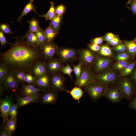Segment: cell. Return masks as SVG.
<instances>
[{"mask_svg":"<svg viewBox=\"0 0 136 136\" xmlns=\"http://www.w3.org/2000/svg\"><path fill=\"white\" fill-rule=\"evenodd\" d=\"M133 0H129L128 3H130L131 1Z\"/></svg>","mask_w":136,"mask_h":136,"instance_id":"52","label":"cell"},{"mask_svg":"<svg viewBox=\"0 0 136 136\" xmlns=\"http://www.w3.org/2000/svg\"><path fill=\"white\" fill-rule=\"evenodd\" d=\"M18 108L17 104H15L13 102L10 107L9 112V116L16 121Z\"/></svg>","mask_w":136,"mask_h":136,"instance_id":"33","label":"cell"},{"mask_svg":"<svg viewBox=\"0 0 136 136\" xmlns=\"http://www.w3.org/2000/svg\"><path fill=\"white\" fill-rule=\"evenodd\" d=\"M108 87L94 80L84 88L90 99L96 102L104 97Z\"/></svg>","mask_w":136,"mask_h":136,"instance_id":"3","label":"cell"},{"mask_svg":"<svg viewBox=\"0 0 136 136\" xmlns=\"http://www.w3.org/2000/svg\"><path fill=\"white\" fill-rule=\"evenodd\" d=\"M113 61L112 57H98L93 66V71L99 73L110 68Z\"/></svg>","mask_w":136,"mask_h":136,"instance_id":"12","label":"cell"},{"mask_svg":"<svg viewBox=\"0 0 136 136\" xmlns=\"http://www.w3.org/2000/svg\"><path fill=\"white\" fill-rule=\"evenodd\" d=\"M98 53L101 56L108 57H112L114 55L111 48L106 45L100 47V49Z\"/></svg>","mask_w":136,"mask_h":136,"instance_id":"28","label":"cell"},{"mask_svg":"<svg viewBox=\"0 0 136 136\" xmlns=\"http://www.w3.org/2000/svg\"><path fill=\"white\" fill-rule=\"evenodd\" d=\"M104 40V39L103 37H97L91 40V43L99 45L102 43Z\"/></svg>","mask_w":136,"mask_h":136,"instance_id":"46","label":"cell"},{"mask_svg":"<svg viewBox=\"0 0 136 136\" xmlns=\"http://www.w3.org/2000/svg\"><path fill=\"white\" fill-rule=\"evenodd\" d=\"M44 32L46 42H53L58 33L52 27L50 23L44 30Z\"/></svg>","mask_w":136,"mask_h":136,"instance_id":"21","label":"cell"},{"mask_svg":"<svg viewBox=\"0 0 136 136\" xmlns=\"http://www.w3.org/2000/svg\"><path fill=\"white\" fill-rule=\"evenodd\" d=\"M14 72L17 79L21 84L24 83L25 75L26 73L22 71H17Z\"/></svg>","mask_w":136,"mask_h":136,"instance_id":"38","label":"cell"},{"mask_svg":"<svg viewBox=\"0 0 136 136\" xmlns=\"http://www.w3.org/2000/svg\"><path fill=\"white\" fill-rule=\"evenodd\" d=\"M1 115L4 123L9 119V112L10 107L14 102L13 97L11 96H7L0 100Z\"/></svg>","mask_w":136,"mask_h":136,"instance_id":"13","label":"cell"},{"mask_svg":"<svg viewBox=\"0 0 136 136\" xmlns=\"http://www.w3.org/2000/svg\"><path fill=\"white\" fill-rule=\"evenodd\" d=\"M129 63L127 61H116L112 65L113 69L118 71L122 70Z\"/></svg>","mask_w":136,"mask_h":136,"instance_id":"32","label":"cell"},{"mask_svg":"<svg viewBox=\"0 0 136 136\" xmlns=\"http://www.w3.org/2000/svg\"><path fill=\"white\" fill-rule=\"evenodd\" d=\"M16 121L14 119L11 117L7 121L6 124V126L11 136L15 130Z\"/></svg>","mask_w":136,"mask_h":136,"instance_id":"31","label":"cell"},{"mask_svg":"<svg viewBox=\"0 0 136 136\" xmlns=\"http://www.w3.org/2000/svg\"><path fill=\"white\" fill-rule=\"evenodd\" d=\"M62 16L56 15L50 21L51 25L55 30L58 32L61 25Z\"/></svg>","mask_w":136,"mask_h":136,"instance_id":"30","label":"cell"},{"mask_svg":"<svg viewBox=\"0 0 136 136\" xmlns=\"http://www.w3.org/2000/svg\"><path fill=\"white\" fill-rule=\"evenodd\" d=\"M9 70L5 64L0 63V84H3L7 76Z\"/></svg>","mask_w":136,"mask_h":136,"instance_id":"29","label":"cell"},{"mask_svg":"<svg viewBox=\"0 0 136 136\" xmlns=\"http://www.w3.org/2000/svg\"><path fill=\"white\" fill-rule=\"evenodd\" d=\"M36 77L31 74L26 73L25 78V82L28 84H32L35 81Z\"/></svg>","mask_w":136,"mask_h":136,"instance_id":"41","label":"cell"},{"mask_svg":"<svg viewBox=\"0 0 136 136\" xmlns=\"http://www.w3.org/2000/svg\"><path fill=\"white\" fill-rule=\"evenodd\" d=\"M128 108L129 109H133L136 111V93L129 104Z\"/></svg>","mask_w":136,"mask_h":136,"instance_id":"43","label":"cell"},{"mask_svg":"<svg viewBox=\"0 0 136 136\" xmlns=\"http://www.w3.org/2000/svg\"><path fill=\"white\" fill-rule=\"evenodd\" d=\"M126 49L129 54L132 56L136 54V41H126L125 42Z\"/></svg>","mask_w":136,"mask_h":136,"instance_id":"27","label":"cell"},{"mask_svg":"<svg viewBox=\"0 0 136 136\" xmlns=\"http://www.w3.org/2000/svg\"><path fill=\"white\" fill-rule=\"evenodd\" d=\"M59 48L57 45L53 41L46 42L41 47L44 59L47 61L53 58Z\"/></svg>","mask_w":136,"mask_h":136,"instance_id":"14","label":"cell"},{"mask_svg":"<svg viewBox=\"0 0 136 136\" xmlns=\"http://www.w3.org/2000/svg\"><path fill=\"white\" fill-rule=\"evenodd\" d=\"M73 68V71L76 77L75 81H77L80 77L82 72V66L81 64L79 62L76 65L72 64Z\"/></svg>","mask_w":136,"mask_h":136,"instance_id":"36","label":"cell"},{"mask_svg":"<svg viewBox=\"0 0 136 136\" xmlns=\"http://www.w3.org/2000/svg\"><path fill=\"white\" fill-rule=\"evenodd\" d=\"M104 97L114 103H119L123 98L121 90L118 84L109 86Z\"/></svg>","mask_w":136,"mask_h":136,"instance_id":"10","label":"cell"},{"mask_svg":"<svg viewBox=\"0 0 136 136\" xmlns=\"http://www.w3.org/2000/svg\"><path fill=\"white\" fill-rule=\"evenodd\" d=\"M41 48L42 46L46 42L44 30L42 29L35 32Z\"/></svg>","mask_w":136,"mask_h":136,"instance_id":"34","label":"cell"},{"mask_svg":"<svg viewBox=\"0 0 136 136\" xmlns=\"http://www.w3.org/2000/svg\"><path fill=\"white\" fill-rule=\"evenodd\" d=\"M0 42L2 45H5L6 43H8L11 45L12 44L8 42L5 36L4 33L1 31H0Z\"/></svg>","mask_w":136,"mask_h":136,"instance_id":"45","label":"cell"},{"mask_svg":"<svg viewBox=\"0 0 136 136\" xmlns=\"http://www.w3.org/2000/svg\"><path fill=\"white\" fill-rule=\"evenodd\" d=\"M32 11L37 14H38L36 13L35 7L33 4V0H30L28 2L25 6L23 11L21 14L18 17L17 19L14 22H20L21 24V20L22 18L24 16L26 15L30 11Z\"/></svg>","mask_w":136,"mask_h":136,"instance_id":"20","label":"cell"},{"mask_svg":"<svg viewBox=\"0 0 136 136\" xmlns=\"http://www.w3.org/2000/svg\"><path fill=\"white\" fill-rule=\"evenodd\" d=\"M32 84L43 90L51 88L50 75L47 73L41 76L36 77L35 81Z\"/></svg>","mask_w":136,"mask_h":136,"instance_id":"17","label":"cell"},{"mask_svg":"<svg viewBox=\"0 0 136 136\" xmlns=\"http://www.w3.org/2000/svg\"><path fill=\"white\" fill-rule=\"evenodd\" d=\"M47 73L46 61L44 59L37 63L32 71L31 74L36 77L41 76Z\"/></svg>","mask_w":136,"mask_h":136,"instance_id":"18","label":"cell"},{"mask_svg":"<svg viewBox=\"0 0 136 136\" xmlns=\"http://www.w3.org/2000/svg\"><path fill=\"white\" fill-rule=\"evenodd\" d=\"M55 10L57 15L62 16L65 13L66 8L63 4H61L55 7Z\"/></svg>","mask_w":136,"mask_h":136,"instance_id":"40","label":"cell"},{"mask_svg":"<svg viewBox=\"0 0 136 136\" xmlns=\"http://www.w3.org/2000/svg\"><path fill=\"white\" fill-rule=\"evenodd\" d=\"M130 54L125 52L118 53L115 56L116 61H127L130 58Z\"/></svg>","mask_w":136,"mask_h":136,"instance_id":"37","label":"cell"},{"mask_svg":"<svg viewBox=\"0 0 136 136\" xmlns=\"http://www.w3.org/2000/svg\"><path fill=\"white\" fill-rule=\"evenodd\" d=\"M15 38L16 41L9 49L0 53V63L5 65L10 70L31 74L35 65L44 59L42 50L30 44L24 38Z\"/></svg>","mask_w":136,"mask_h":136,"instance_id":"1","label":"cell"},{"mask_svg":"<svg viewBox=\"0 0 136 136\" xmlns=\"http://www.w3.org/2000/svg\"><path fill=\"white\" fill-rule=\"evenodd\" d=\"M119 75L118 71L109 68L94 75V80L104 85L109 86L118 83Z\"/></svg>","mask_w":136,"mask_h":136,"instance_id":"2","label":"cell"},{"mask_svg":"<svg viewBox=\"0 0 136 136\" xmlns=\"http://www.w3.org/2000/svg\"><path fill=\"white\" fill-rule=\"evenodd\" d=\"M39 96H25L21 97L19 95L17 96L16 101L18 108L25 105L39 101Z\"/></svg>","mask_w":136,"mask_h":136,"instance_id":"19","label":"cell"},{"mask_svg":"<svg viewBox=\"0 0 136 136\" xmlns=\"http://www.w3.org/2000/svg\"><path fill=\"white\" fill-rule=\"evenodd\" d=\"M94 75L92 69L82 67L81 75L78 79L75 82V85L81 88H84L94 80Z\"/></svg>","mask_w":136,"mask_h":136,"instance_id":"8","label":"cell"},{"mask_svg":"<svg viewBox=\"0 0 136 136\" xmlns=\"http://www.w3.org/2000/svg\"><path fill=\"white\" fill-rule=\"evenodd\" d=\"M64 91L70 93L73 99L78 101L82 97L84 93L81 88L77 86L73 87L71 91L66 89Z\"/></svg>","mask_w":136,"mask_h":136,"instance_id":"23","label":"cell"},{"mask_svg":"<svg viewBox=\"0 0 136 136\" xmlns=\"http://www.w3.org/2000/svg\"><path fill=\"white\" fill-rule=\"evenodd\" d=\"M50 75L51 88L58 91H64L66 80L60 72Z\"/></svg>","mask_w":136,"mask_h":136,"instance_id":"11","label":"cell"},{"mask_svg":"<svg viewBox=\"0 0 136 136\" xmlns=\"http://www.w3.org/2000/svg\"><path fill=\"white\" fill-rule=\"evenodd\" d=\"M20 83L16 79L14 72L9 70L4 83L7 89L17 96L19 95Z\"/></svg>","mask_w":136,"mask_h":136,"instance_id":"7","label":"cell"},{"mask_svg":"<svg viewBox=\"0 0 136 136\" xmlns=\"http://www.w3.org/2000/svg\"><path fill=\"white\" fill-rule=\"evenodd\" d=\"M135 41H136V38H135Z\"/></svg>","mask_w":136,"mask_h":136,"instance_id":"53","label":"cell"},{"mask_svg":"<svg viewBox=\"0 0 136 136\" xmlns=\"http://www.w3.org/2000/svg\"><path fill=\"white\" fill-rule=\"evenodd\" d=\"M120 42V40L119 38L115 36L109 44L112 46H116L119 44Z\"/></svg>","mask_w":136,"mask_h":136,"instance_id":"47","label":"cell"},{"mask_svg":"<svg viewBox=\"0 0 136 136\" xmlns=\"http://www.w3.org/2000/svg\"><path fill=\"white\" fill-rule=\"evenodd\" d=\"M0 29L3 33L6 34L12 35L14 33L11 30L9 25L7 23L1 24Z\"/></svg>","mask_w":136,"mask_h":136,"instance_id":"39","label":"cell"},{"mask_svg":"<svg viewBox=\"0 0 136 136\" xmlns=\"http://www.w3.org/2000/svg\"><path fill=\"white\" fill-rule=\"evenodd\" d=\"M64 64L59 58L54 57L47 60L46 61L47 72L50 74H52L60 72L64 66Z\"/></svg>","mask_w":136,"mask_h":136,"instance_id":"15","label":"cell"},{"mask_svg":"<svg viewBox=\"0 0 136 136\" xmlns=\"http://www.w3.org/2000/svg\"><path fill=\"white\" fill-rule=\"evenodd\" d=\"M136 65V61L129 63L120 72L119 77L120 79L129 75L132 72Z\"/></svg>","mask_w":136,"mask_h":136,"instance_id":"25","label":"cell"},{"mask_svg":"<svg viewBox=\"0 0 136 136\" xmlns=\"http://www.w3.org/2000/svg\"><path fill=\"white\" fill-rule=\"evenodd\" d=\"M116 46L120 49L123 52H125L126 49V48L125 44H120Z\"/></svg>","mask_w":136,"mask_h":136,"instance_id":"49","label":"cell"},{"mask_svg":"<svg viewBox=\"0 0 136 136\" xmlns=\"http://www.w3.org/2000/svg\"><path fill=\"white\" fill-rule=\"evenodd\" d=\"M0 136H11L6 124L2 128L0 131Z\"/></svg>","mask_w":136,"mask_h":136,"instance_id":"44","label":"cell"},{"mask_svg":"<svg viewBox=\"0 0 136 136\" xmlns=\"http://www.w3.org/2000/svg\"><path fill=\"white\" fill-rule=\"evenodd\" d=\"M44 90L39 89L32 84L26 85L23 83L21 84L19 92L23 96H38Z\"/></svg>","mask_w":136,"mask_h":136,"instance_id":"16","label":"cell"},{"mask_svg":"<svg viewBox=\"0 0 136 136\" xmlns=\"http://www.w3.org/2000/svg\"><path fill=\"white\" fill-rule=\"evenodd\" d=\"M58 92L51 88L45 90L40 93L39 101L43 104L54 105L57 101Z\"/></svg>","mask_w":136,"mask_h":136,"instance_id":"9","label":"cell"},{"mask_svg":"<svg viewBox=\"0 0 136 136\" xmlns=\"http://www.w3.org/2000/svg\"><path fill=\"white\" fill-rule=\"evenodd\" d=\"M87 46L89 49L95 53H98L100 49V46L94 43H91L88 44Z\"/></svg>","mask_w":136,"mask_h":136,"instance_id":"42","label":"cell"},{"mask_svg":"<svg viewBox=\"0 0 136 136\" xmlns=\"http://www.w3.org/2000/svg\"><path fill=\"white\" fill-rule=\"evenodd\" d=\"M132 80L136 84V66L134 68L132 75Z\"/></svg>","mask_w":136,"mask_h":136,"instance_id":"50","label":"cell"},{"mask_svg":"<svg viewBox=\"0 0 136 136\" xmlns=\"http://www.w3.org/2000/svg\"><path fill=\"white\" fill-rule=\"evenodd\" d=\"M117 84L121 90L123 98L131 100L136 93L131 81L128 78L123 77L120 79Z\"/></svg>","mask_w":136,"mask_h":136,"instance_id":"6","label":"cell"},{"mask_svg":"<svg viewBox=\"0 0 136 136\" xmlns=\"http://www.w3.org/2000/svg\"><path fill=\"white\" fill-rule=\"evenodd\" d=\"M73 71V69H72L71 65L68 63L62 68L60 72L63 75H67L70 76L72 81L73 80V78L72 76V73Z\"/></svg>","mask_w":136,"mask_h":136,"instance_id":"35","label":"cell"},{"mask_svg":"<svg viewBox=\"0 0 136 136\" xmlns=\"http://www.w3.org/2000/svg\"><path fill=\"white\" fill-rule=\"evenodd\" d=\"M132 11L134 13L136 14V0L132 3L131 6Z\"/></svg>","mask_w":136,"mask_h":136,"instance_id":"51","label":"cell"},{"mask_svg":"<svg viewBox=\"0 0 136 136\" xmlns=\"http://www.w3.org/2000/svg\"><path fill=\"white\" fill-rule=\"evenodd\" d=\"M79 50L69 48L59 47L56 55L64 63L73 62L78 59Z\"/></svg>","mask_w":136,"mask_h":136,"instance_id":"5","label":"cell"},{"mask_svg":"<svg viewBox=\"0 0 136 136\" xmlns=\"http://www.w3.org/2000/svg\"><path fill=\"white\" fill-rule=\"evenodd\" d=\"M98 57L95 53L89 48L79 50L78 58L82 67L92 69Z\"/></svg>","mask_w":136,"mask_h":136,"instance_id":"4","label":"cell"},{"mask_svg":"<svg viewBox=\"0 0 136 136\" xmlns=\"http://www.w3.org/2000/svg\"><path fill=\"white\" fill-rule=\"evenodd\" d=\"M21 37L25 39L30 44L41 48L35 33L28 31L25 35Z\"/></svg>","mask_w":136,"mask_h":136,"instance_id":"22","label":"cell"},{"mask_svg":"<svg viewBox=\"0 0 136 136\" xmlns=\"http://www.w3.org/2000/svg\"><path fill=\"white\" fill-rule=\"evenodd\" d=\"M29 24V27L28 31L35 33L42 29L40 27L39 21L37 19L34 18H31L28 21Z\"/></svg>","mask_w":136,"mask_h":136,"instance_id":"26","label":"cell"},{"mask_svg":"<svg viewBox=\"0 0 136 136\" xmlns=\"http://www.w3.org/2000/svg\"><path fill=\"white\" fill-rule=\"evenodd\" d=\"M115 36L112 33H109L106 35L105 37V40L109 43L112 41Z\"/></svg>","mask_w":136,"mask_h":136,"instance_id":"48","label":"cell"},{"mask_svg":"<svg viewBox=\"0 0 136 136\" xmlns=\"http://www.w3.org/2000/svg\"><path fill=\"white\" fill-rule=\"evenodd\" d=\"M54 5V2H51L50 8L47 12L43 15L38 14L39 17L45 18L46 21L49 20L51 21L57 15L55 11Z\"/></svg>","mask_w":136,"mask_h":136,"instance_id":"24","label":"cell"}]
</instances>
